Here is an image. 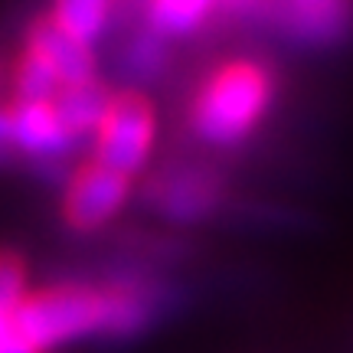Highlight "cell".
I'll return each instance as SVG.
<instances>
[{
  "instance_id": "obj_3",
  "label": "cell",
  "mask_w": 353,
  "mask_h": 353,
  "mask_svg": "<svg viewBox=\"0 0 353 353\" xmlns=\"http://www.w3.org/2000/svg\"><path fill=\"white\" fill-rule=\"evenodd\" d=\"M154 108L141 92H118L95 128V164L121 176H134L144 167L154 144Z\"/></svg>"
},
{
  "instance_id": "obj_15",
  "label": "cell",
  "mask_w": 353,
  "mask_h": 353,
  "mask_svg": "<svg viewBox=\"0 0 353 353\" xmlns=\"http://www.w3.org/2000/svg\"><path fill=\"white\" fill-rule=\"evenodd\" d=\"M219 10L226 17H272L275 0H219Z\"/></svg>"
},
{
  "instance_id": "obj_11",
  "label": "cell",
  "mask_w": 353,
  "mask_h": 353,
  "mask_svg": "<svg viewBox=\"0 0 353 353\" xmlns=\"http://www.w3.org/2000/svg\"><path fill=\"white\" fill-rule=\"evenodd\" d=\"M112 0H52V20L79 39H95L108 23Z\"/></svg>"
},
{
  "instance_id": "obj_16",
  "label": "cell",
  "mask_w": 353,
  "mask_h": 353,
  "mask_svg": "<svg viewBox=\"0 0 353 353\" xmlns=\"http://www.w3.org/2000/svg\"><path fill=\"white\" fill-rule=\"evenodd\" d=\"M17 138H13V121H10V108H0V167L13 164L17 157Z\"/></svg>"
},
{
  "instance_id": "obj_4",
  "label": "cell",
  "mask_w": 353,
  "mask_h": 353,
  "mask_svg": "<svg viewBox=\"0 0 353 353\" xmlns=\"http://www.w3.org/2000/svg\"><path fill=\"white\" fill-rule=\"evenodd\" d=\"M128 190H131V176L114 174V170L95 164V161L79 167L69 180V187H65V223L79 232H92V229L105 226L125 206Z\"/></svg>"
},
{
  "instance_id": "obj_10",
  "label": "cell",
  "mask_w": 353,
  "mask_h": 353,
  "mask_svg": "<svg viewBox=\"0 0 353 353\" xmlns=\"http://www.w3.org/2000/svg\"><path fill=\"white\" fill-rule=\"evenodd\" d=\"M219 13V0H148L151 30L161 37H187Z\"/></svg>"
},
{
  "instance_id": "obj_12",
  "label": "cell",
  "mask_w": 353,
  "mask_h": 353,
  "mask_svg": "<svg viewBox=\"0 0 353 353\" xmlns=\"http://www.w3.org/2000/svg\"><path fill=\"white\" fill-rule=\"evenodd\" d=\"M13 85H17L20 101H52L63 92V82L56 79V72L39 59L37 52H30V50H26L23 56H20V63H17Z\"/></svg>"
},
{
  "instance_id": "obj_7",
  "label": "cell",
  "mask_w": 353,
  "mask_h": 353,
  "mask_svg": "<svg viewBox=\"0 0 353 353\" xmlns=\"http://www.w3.org/2000/svg\"><path fill=\"white\" fill-rule=\"evenodd\" d=\"M26 50L37 52L39 59L50 65L56 79L63 82V88L88 82L95 72V56L88 50V43L63 30L52 17H37L26 26Z\"/></svg>"
},
{
  "instance_id": "obj_17",
  "label": "cell",
  "mask_w": 353,
  "mask_h": 353,
  "mask_svg": "<svg viewBox=\"0 0 353 353\" xmlns=\"http://www.w3.org/2000/svg\"><path fill=\"white\" fill-rule=\"evenodd\" d=\"M17 337V327H13V314L10 311H0V353L7 350V343Z\"/></svg>"
},
{
  "instance_id": "obj_1",
  "label": "cell",
  "mask_w": 353,
  "mask_h": 353,
  "mask_svg": "<svg viewBox=\"0 0 353 353\" xmlns=\"http://www.w3.org/2000/svg\"><path fill=\"white\" fill-rule=\"evenodd\" d=\"M272 101V72L255 59H232L203 79L190 101L193 134L216 148L249 138Z\"/></svg>"
},
{
  "instance_id": "obj_14",
  "label": "cell",
  "mask_w": 353,
  "mask_h": 353,
  "mask_svg": "<svg viewBox=\"0 0 353 353\" xmlns=\"http://www.w3.org/2000/svg\"><path fill=\"white\" fill-rule=\"evenodd\" d=\"M128 65H131V72H138V76H154V72L164 65V37L154 33V30L148 37H138L131 43Z\"/></svg>"
},
{
  "instance_id": "obj_9",
  "label": "cell",
  "mask_w": 353,
  "mask_h": 353,
  "mask_svg": "<svg viewBox=\"0 0 353 353\" xmlns=\"http://www.w3.org/2000/svg\"><path fill=\"white\" fill-rule=\"evenodd\" d=\"M108 99H112V92L99 85L95 79H88V82H79V85H65L52 99V105H56V112L63 118L65 131L76 141H82L85 134H95L101 114L108 108Z\"/></svg>"
},
{
  "instance_id": "obj_13",
  "label": "cell",
  "mask_w": 353,
  "mask_h": 353,
  "mask_svg": "<svg viewBox=\"0 0 353 353\" xmlns=\"http://www.w3.org/2000/svg\"><path fill=\"white\" fill-rule=\"evenodd\" d=\"M26 294V265L20 255L0 252V311H17Z\"/></svg>"
},
{
  "instance_id": "obj_6",
  "label": "cell",
  "mask_w": 353,
  "mask_h": 353,
  "mask_svg": "<svg viewBox=\"0 0 353 353\" xmlns=\"http://www.w3.org/2000/svg\"><path fill=\"white\" fill-rule=\"evenodd\" d=\"M272 17L311 46H330L353 33V0H275Z\"/></svg>"
},
{
  "instance_id": "obj_2",
  "label": "cell",
  "mask_w": 353,
  "mask_h": 353,
  "mask_svg": "<svg viewBox=\"0 0 353 353\" xmlns=\"http://www.w3.org/2000/svg\"><path fill=\"white\" fill-rule=\"evenodd\" d=\"M13 327L43 353L82 337H101L105 291L101 285H79V281L33 291L13 311Z\"/></svg>"
},
{
  "instance_id": "obj_8",
  "label": "cell",
  "mask_w": 353,
  "mask_h": 353,
  "mask_svg": "<svg viewBox=\"0 0 353 353\" xmlns=\"http://www.w3.org/2000/svg\"><path fill=\"white\" fill-rule=\"evenodd\" d=\"M17 151L37 161H59L76 144L52 101H17L10 108Z\"/></svg>"
},
{
  "instance_id": "obj_5",
  "label": "cell",
  "mask_w": 353,
  "mask_h": 353,
  "mask_svg": "<svg viewBox=\"0 0 353 353\" xmlns=\"http://www.w3.org/2000/svg\"><path fill=\"white\" fill-rule=\"evenodd\" d=\"M148 196L154 210L170 223H196L216 210L223 196V180L206 167H174L154 176Z\"/></svg>"
}]
</instances>
